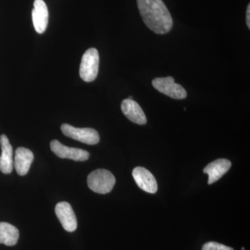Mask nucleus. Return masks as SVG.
<instances>
[{
    "mask_svg": "<svg viewBox=\"0 0 250 250\" xmlns=\"http://www.w3.org/2000/svg\"><path fill=\"white\" fill-rule=\"evenodd\" d=\"M137 4L141 18L150 30L158 34L170 32L173 21L163 0H137Z\"/></svg>",
    "mask_w": 250,
    "mask_h": 250,
    "instance_id": "f257e3e1",
    "label": "nucleus"
},
{
    "mask_svg": "<svg viewBox=\"0 0 250 250\" xmlns=\"http://www.w3.org/2000/svg\"><path fill=\"white\" fill-rule=\"evenodd\" d=\"M90 190L99 194H106L111 191L116 184V178L110 171L98 169L90 172L87 179Z\"/></svg>",
    "mask_w": 250,
    "mask_h": 250,
    "instance_id": "f03ea898",
    "label": "nucleus"
},
{
    "mask_svg": "<svg viewBox=\"0 0 250 250\" xmlns=\"http://www.w3.org/2000/svg\"><path fill=\"white\" fill-rule=\"evenodd\" d=\"M100 56L98 49H88L83 54L81 62L80 75L85 82H91L96 79L99 70Z\"/></svg>",
    "mask_w": 250,
    "mask_h": 250,
    "instance_id": "7ed1b4c3",
    "label": "nucleus"
},
{
    "mask_svg": "<svg viewBox=\"0 0 250 250\" xmlns=\"http://www.w3.org/2000/svg\"><path fill=\"white\" fill-rule=\"evenodd\" d=\"M62 134L67 137L87 145H95L100 142V135L92 128H77L68 124H62Z\"/></svg>",
    "mask_w": 250,
    "mask_h": 250,
    "instance_id": "20e7f679",
    "label": "nucleus"
},
{
    "mask_svg": "<svg viewBox=\"0 0 250 250\" xmlns=\"http://www.w3.org/2000/svg\"><path fill=\"white\" fill-rule=\"evenodd\" d=\"M152 85L161 93L176 100H182L187 97V90L182 85L174 82L173 77H157L152 81Z\"/></svg>",
    "mask_w": 250,
    "mask_h": 250,
    "instance_id": "39448f33",
    "label": "nucleus"
},
{
    "mask_svg": "<svg viewBox=\"0 0 250 250\" xmlns=\"http://www.w3.org/2000/svg\"><path fill=\"white\" fill-rule=\"evenodd\" d=\"M51 150L62 159H72L75 161H84L90 157L89 152L79 148L67 147L57 140L50 143Z\"/></svg>",
    "mask_w": 250,
    "mask_h": 250,
    "instance_id": "423d86ee",
    "label": "nucleus"
},
{
    "mask_svg": "<svg viewBox=\"0 0 250 250\" xmlns=\"http://www.w3.org/2000/svg\"><path fill=\"white\" fill-rule=\"evenodd\" d=\"M55 213L65 231L73 232L77 229L76 215L68 202H61L57 204L55 207Z\"/></svg>",
    "mask_w": 250,
    "mask_h": 250,
    "instance_id": "0eeeda50",
    "label": "nucleus"
},
{
    "mask_svg": "<svg viewBox=\"0 0 250 250\" xmlns=\"http://www.w3.org/2000/svg\"><path fill=\"white\" fill-rule=\"evenodd\" d=\"M133 177L140 188L149 193H156L158 190L157 182L154 175L143 167H135L132 172Z\"/></svg>",
    "mask_w": 250,
    "mask_h": 250,
    "instance_id": "6e6552de",
    "label": "nucleus"
},
{
    "mask_svg": "<svg viewBox=\"0 0 250 250\" xmlns=\"http://www.w3.org/2000/svg\"><path fill=\"white\" fill-rule=\"evenodd\" d=\"M49 13L47 5L43 0H35L32 10L33 24L36 32H45L48 24Z\"/></svg>",
    "mask_w": 250,
    "mask_h": 250,
    "instance_id": "1a4fd4ad",
    "label": "nucleus"
},
{
    "mask_svg": "<svg viewBox=\"0 0 250 250\" xmlns=\"http://www.w3.org/2000/svg\"><path fill=\"white\" fill-rule=\"evenodd\" d=\"M121 110L130 121L138 125H146L147 118L141 106L133 100L125 99L122 102Z\"/></svg>",
    "mask_w": 250,
    "mask_h": 250,
    "instance_id": "9d476101",
    "label": "nucleus"
},
{
    "mask_svg": "<svg viewBox=\"0 0 250 250\" xmlns=\"http://www.w3.org/2000/svg\"><path fill=\"white\" fill-rule=\"evenodd\" d=\"M231 161L225 159H217L206 166L203 172L208 175V185L221 178L231 168Z\"/></svg>",
    "mask_w": 250,
    "mask_h": 250,
    "instance_id": "9b49d317",
    "label": "nucleus"
},
{
    "mask_svg": "<svg viewBox=\"0 0 250 250\" xmlns=\"http://www.w3.org/2000/svg\"><path fill=\"white\" fill-rule=\"evenodd\" d=\"M34 159V154L30 149L25 147L17 148L14 160V167L17 173L21 176L26 175Z\"/></svg>",
    "mask_w": 250,
    "mask_h": 250,
    "instance_id": "f8f14e48",
    "label": "nucleus"
},
{
    "mask_svg": "<svg viewBox=\"0 0 250 250\" xmlns=\"http://www.w3.org/2000/svg\"><path fill=\"white\" fill-rule=\"evenodd\" d=\"M1 154L0 156V170L4 174H10L14 169L13 147L6 135L0 136Z\"/></svg>",
    "mask_w": 250,
    "mask_h": 250,
    "instance_id": "ddd939ff",
    "label": "nucleus"
},
{
    "mask_svg": "<svg viewBox=\"0 0 250 250\" xmlns=\"http://www.w3.org/2000/svg\"><path fill=\"white\" fill-rule=\"evenodd\" d=\"M19 230L8 223H0V243L6 246H14L19 239Z\"/></svg>",
    "mask_w": 250,
    "mask_h": 250,
    "instance_id": "4468645a",
    "label": "nucleus"
},
{
    "mask_svg": "<svg viewBox=\"0 0 250 250\" xmlns=\"http://www.w3.org/2000/svg\"><path fill=\"white\" fill-rule=\"evenodd\" d=\"M202 250H233V249L225 245L211 241L205 243L202 246Z\"/></svg>",
    "mask_w": 250,
    "mask_h": 250,
    "instance_id": "2eb2a0df",
    "label": "nucleus"
},
{
    "mask_svg": "<svg viewBox=\"0 0 250 250\" xmlns=\"http://www.w3.org/2000/svg\"><path fill=\"white\" fill-rule=\"evenodd\" d=\"M246 23L248 29H250V4H248L246 12Z\"/></svg>",
    "mask_w": 250,
    "mask_h": 250,
    "instance_id": "dca6fc26",
    "label": "nucleus"
},
{
    "mask_svg": "<svg viewBox=\"0 0 250 250\" xmlns=\"http://www.w3.org/2000/svg\"><path fill=\"white\" fill-rule=\"evenodd\" d=\"M129 100H133V97L132 96H129V98H128Z\"/></svg>",
    "mask_w": 250,
    "mask_h": 250,
    "instance_id": "f3484780",
    "label": "nucleus"
}]
</instances>
